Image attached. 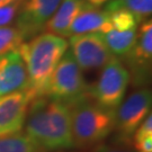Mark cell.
<instances>
[{
  "label": "cell",
  "mask_w": 152,
  "mask_h": 152,
  "mask_svg": "<svg viewBox=\"0 0 152 152\" xmlns=\"http://www.w3.org/2000/svg\"><path fill=\"white\" fill-rule=\"evenodd\" d=\"M25 130L43 152L73 148L69 105L45 96L34 98L28 107Z\"/></svg>",
  "instance_id": "obj_1"
},
{
  "label": "cell",
  "mask_w": 152,
  "mask_h": 152,
  "mask_svg": "<svg viewBox=\"0 0 152 152\" xmlns=\"http://www.w3.org/2000/svg\"><path fill=\"white\" fill-rule=\"evenodd\" d=\"M66 51L68 42L65 38L49 32L38 34L18 48L27 70L26 91L33 99L44 96L50 78Z\"/></svg>",
  "instance_id": "obj_2"
},
{
  "label": "cell",
  "mask_w": 152,
  "mask_h": 152,
  "mask_svg": "<svg viewBox=\"0 0 152 152\" xmlns=\"http://www.w3.org/2000/svg\"><path fill=\"white\" fill-rule=\"evenodd\" d=\"M69 107L73 147L97 148L114 132L116 110L100 106L90 95L69 105Z\"/></svg>",
  "instance_id": "obj_3"
},
{
  "label": "cell",
  "mask_w": 152,
  "mask_h": 152,
  "mask_svg": "<svg viewBox=\"0 0 152 152\" xmlns=\"http://www.w3.org/2000/svg\"><path fill=\"white\" fill-rule=\"evenodd\" d=\"M89 87L83 78L82 70L69 50L53 71L46 85L44 96L71 105L89 95Z\"/></svg>",
  "instance_id": "obj_4"
},
{
  "label": "cell",
  "mask_w": 152,
  "mask_h": 152,
  "mask_svg": "<svg viewBox=\"0 0 152 152\" xmlns=\"http://www.w3.org/2000/svg\"><path fill=\"white\" fill-rule=\"evenodd\" d=\"M130 81L127 68L118 58L113 56L103 66L96 83L89 87V95L100 106L116 110L123 102Z\"/></svg>",
  "instance_id": "obj_5"
},
{
  "label": "cell",
  "mask_w": 152,
  "mask_h": 152,
  "mask_svg": "<svg viewBox=\"0 0 152 152\" xmlns=\"http://www.w3.org/2000/svg\"><path fill=\"white\" fill-rule=\"evenodd\" d=\"M152 96L150 89L139 88L131 94L116 109L115 139L131 142L136 129L151 113Z\"/></svg>",
  "instance_id": "obj_6"
},
{
  "label": "cell",
  "mask_w": 152,
  "mask_h": 152,
  "mask_svg": "<svg viewBox=\"0 0 152 152\" xmlns=\"http://www.w3.org/2000/svg\"><path fill=\"white\" fill-rule=\"evenodd\" d=\"M134 46L129 54L124 56L125 66L130 73L134 87L144 88L151 77L152 64V22L144 19L140 28Z\"/></svg>",
  "instance_id": "obj_7"
},
{
  "label": "cell",
  "mask_w": 152,
  "mask_h": 152,
  "mask_svg": "<svg viewBox=\"0 0 152 152\" xmlns=\"http://www.w3.org/2000/svg\"><path fill=\"white\" fill-rule=\"evenodd\" d=\"M70 52L82 71L100 69L114 55L105 42L103 33H85L69 36Z\"/></svg>",
  "instance_id": "obj_8"
},
{
  "label": "cell",
  "mask_w": 152,
  "mask_h": 152,
  "mask_svg": "<svg viewBox=\"0 0 152 152\" xmlns=\"http://www.w3.org/2000/svg\"><path fill=\"white\" fill-rule=\"evenodd\" d=\"M62 0H23L16 16V28L24 39L33 38L44 31Z\"/></svg>",
  "instance_id": "obj_9"
},
{
  "label": "cell",
  "mask_w": 152,
  "mask_h": 152,
  "mask_svg": "<svg viewBox=\"0 0 152 152\" xmlns=\"http://www.w3.org/2000/svg\"><path fill=\"white\" fill-rule=\"evenodd\" d=\"M32 100L28 91L0 96V136L22 132Z\"/></svg>",
  "instance_id": "obj_10"
},
{
  "label": "cell",
  "mask_w": 152,
  "mask_h": 152,
  "mask_svg": "<svg viewBox=\"0 0 152 152\" xmlns=\"http://www.w3.org/2000/svg\"><path fill=\"white\" fill-rule=\"evenodd\" d=\"M28 89L26 64L18 50L0 56V96Z\"/></svg>",
  "instance_id": "obj_11"
},
{
  "label": "cell",
  "mask_w": 152,
  "mask_h": 152,
  "mask_svg": "<svg viewBox=\"0 0 152 152\" xmlns=\"http://www.w3.org/2000/svg\"><path fill=\"white\" fill-rule=\"evenodd\" d=\"M113 29L108 11L85 5L70 27V36L85 33H105Z\"/></svg>",
  "instance_id": "obj_12"
},
{
  "label": "cell",
  "mask_w": 152,
  "mask_h": 152,
  "mask_svg": "<svg viewBox=\"0 0 152 152\" xmlns=\"http://www.w3.org/2000/svg\"><path fill=\"white\" fill-rule=\"evenodd\" d=\"M83 6L85 4L81 0H62L44 29L61 37H69L71 25Z\"/></svg>",
  "instance_id": "obj_13"
},
{
  "label": "cell",
  "mask_w": 152,
  "mask_h": 152,
  "mask_svg": "<svg viewBox=\"0 0 152 152\" xmlns=\"http://www.w3.org/2000/svg\"><path fill=\"white\" fill-rule=\"evenodd\" d=\"M136 36L137 28L129 31H116L113 28L104 34L105 42L107 44L110 53L121 58H124L129 54V52L136 42Z\"/></svg>",
  "instance_id": "obj_14"
},
{
  "label": "cell",
  "mask_w": 152,
  "mask_h": 152,
  "mask_svg": "<svg viewBox=\"0 0 152 152\" xmlns=\"http://www.w3.org/2000/svg\"><path fill=\"white\" fill-rule=\"evenodd\" d=\"M117 9H125L132 12L140 23L151 16L152 0H110L105 5V10L108 12Z\"/></svg>",
  "instance_id": "obj_15"
},
{
  "label": "cell",
  "mask_w": 152,
  "mask_h": 152,
  "mask_svg": "<svg viewBox=\"0 0 152 152\" xmlns=\"http://www.w3.org/2000/svg\"><path fill=\"white\" fill-rule=\"evenodd\" d=\"M0 152H43L26 133L0 136Z\"/></svg>",
  "instance_id": "obj_16"
},
{
  "label": "cell",
  "mask_w": 152,
  "mask_h": 152,
  "mask_svg": "<svg viewBox=\"0 0 152 152\" xmlns=\"http://www.w3.org/2000/svg\"><path fill=\"white\" fill-rule=\"evenodd\" d=\"M24 41L23 35L16 27H0V56L18 50Z\"/></svg>",
  "instance_id": "obj_17"
},
{
  "label": "cell",
  "mask_w": 152,
  "mask_h": 152,
  "mask_svg": "<svg viewBox=\"0 0 152 152\" xmlns=\"http://www.w3.org/2000/svg\"><path fill=\"white\" fill-rule=\"evenodd\" d=\"M110 22L112 26L116 31H129V29H134L137 28V19L135 16L125 10V9H117V10L110 11Z\"/></svg>",
  "instance_id": "obj_18"
},
{
  "label": "cell",
  "mask_w": 152,
  "mask_h": 152,
  "mask_svg": "<svg viewBox=\"0 0 152 152\" xmlns=\"http://www.w3.org/2000/svg\"><path fill=\"white\" fill-rule=\"evenodd\" d=\"M22 0H16L9 5L0 7V27H6L16 19Z\"/></svg>",
  "instance_id": "obj_19"
},
{
  "label": "cell",
  "mask_w": 152,
  "mask_h": 152,
  "mask_svg": "<svg viewBox=\"0 0 152 152\" xmlns=\"http://www.w3.org/2000/svg\"><path fill=\"white\" fill-rule=\"evenodd\" d=\"M95 152H136L132 145V142L122 141L114 139L107 144H100L96 148Z\"/></svg>",
  "instance_id": "obj_20"
},
{
  "label": "cell",
  "mask_w": 152,
  "mask_h": 152,
  "mask_svg": "<svg viewBox=\"0 0 152 152\" xmlns=\"http://www.w3.org/2000/svg\"><path fill=\"white\" fill-rule=\"evenodd\" d=\"M85 5L90 6V7H95V8H100L105 6L107 2H109L110 0H81Z\"/></svg>",
  "instance_id": "obj_21"
},
{
  "label": "cell",
  "mask_w": 152,
  "mask_h": 152,
  "mask_svg": "<svg viewBox=\"0 0 152 152\" xmlns=\"http://www.w3.org/2000/svg\"><path fill=\"white\" fill-rule=\"evenodd\" d=\"M14 1H16V0H0V7L6 6V5H9V4L14 2Z\"/></svg>",
  "instance_id": "obj_22"
},
{
  "label": "cell",
  "mask_w": 152,
  "mask_h": 152,
  "mask_svg": "<svg viewBox=\"0 0 152 152\" xmlns=\"http://www.w3.org/2000/svg\"><path fill=\"white\" fill-rule=\"evenodd\" d=\"M55 152H66V151H55Z\"/></svg>",
  "instance_id": "obj_23"
},
{
  "label": "cell",
  "mask_w": 152,
  "mask_h": 152,
  "mask_svg": "<svg viewBox=\"0 0 152 152\" xmlns=\"http://www.w3.org/2000/svg\"><path fill=\"white\" fill-rule=\"evenodd\" d=\"M22 1H23V0H22Z\"/></svg>",
  "instance_id": "obj_24"
}]
</instances>
